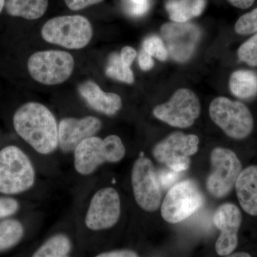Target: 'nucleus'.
I'll return each mask as SVG.
<instances>
[{
	"label": "nucleus",
	"instance_id": "nucleus-1",
	"mask_svg": "<svg viewBox=\"0 0 257 257\" xmlns=\"http://www.w3.org/2000/svg\"><path fill=\"white\" fill-rule=\"evenodd\" d=\"M13 126L16 133L39 155L50 157L59 151L58 121L41 103H25L15 111Z\"/></svg>",
	"mask_w": 257,
	"mask_h": 257
},
{
	"label": "nucleus",
	"instance_id": "nucleus-2",
	"mask_svg": "<svg viewBox=\"0 0 257 257\" xmlns=\"http://www.w3.org/2000/svg\"><path fill=\"white\" fill-rule=\"evenodd\" d=\"M126 148L121 138L111 135L104 138L97 135L84 140L72 153V167L76 175L89 178L97 173L103 166L121 162Z\"/></svg>",
	"mask_w": 257,
	"mask_h": 257
},
{
	"label": "nucleus",
	"instance_id": "nucleus-3",
	"mask_svg": "<svg viewBox=\"0 0 257 257\" xmlns=\"http://www.w3.org/2000/svg\"><path fill=\"white\" fill-rule=\"evenodd\" d=\"M121 213L119 193L109 186L94 185L83 199L78 219L93 232L111 229L117 224Z\"/></svg>",
	"mask_w": 257,
	"mask_h": 257
},
{
	"label": "nucleus",
	"instance_id": "nucleus-4",
	"mask_svg": "<svg viewBox=\"0 0 257 257\" xmlns=\"http://www.w3.org/2000/svg\"><path fill=\"white\" fill-rule=\"evenodd\" d=\"M37 180L36 166L22 149L9 145L0 150V194H24L34 189Z\"/></svg>",
	"mask_w": 257,
	"mask_h": 257
},
{
	"label": "nucleus",
	"instance_id": "nucleus-5",
	"mask_svg": "<svg viewBox=\"0 0 257 257\" xmlns=\"http://www.w3.org/2000/svg\"><path fill=\"white\" fill-rule=\"evenodd\" d=\"M45 41L69 50L89 45L93 35L92 24L81 15H64L48 20L42 28Z\"/></svg>",
	"mask_w": 257,
	"mask_h": 257
},
{
	"label": "nucleus",
	"instance_id": "nucleus-6",
	"mask_svg": "<svg viewBox=\"0 0 257 257\" xmlns=\"http://www.w3.org/2000/svg\"><path fill=\"white\" fill-rule=\"evenodd\" d=\"M29 72L36 82L45 85H57L67 81L74 69L73 56L62 50L35 52L29 58Z\"/></svg>",
	"mask_w": 257,
	"mask_h": 257
},
{
	"label": "nucleus",
	"instance_id": "nucleus-7",
	"mask_svg": "<svg viewBox=\"0 0 257 257\" xmlns=\"http://www.w3.org/2000/svg\"><path fill=\"white\" fill-rule=\"evenodd\" d=\"M211 119L226 135L236 140L246 138L253 130L252 115L247 107L239 102L219 96L209 106Z\"/></svg>",
	"mask_w": 257,
	"mask_h": 257
},
{
	"label": "nucleus",
	"instance_id": "nucleus-8",
	"mask_svg": "<svg viewBox=\"0 0 257 257\" xmlns=\"http://www.w3.org/2000/svg\"><path fill=\"white\" fill-rule=\"evenodd\" d=\"M131 184L139 207L150 212L160 207L162 200L160 181L150 159L141 155L135 160L132 169Z\"/></svg>",
	"mask_w": 257,
	"mask_h": 257
},
{
	"label": "nucleus",
	"instance_id": "nucleus-9",
	"mask_svg": "<svg viewBox=\"0 0 257 257\" xmlns=\"http://www.w3.org/2000/svg\"><path fill=\"white\" fill-rule=\"evenodd\" d=\"M211 170L207 179V188L211 195L222 198L233 189L241 172V162L234 152L217 147L211 153Z\"/></svg>",
	"mask_w": 257,
	"mask_h": 257
},
{
	"label": "nucleus",
	"instance_id": "nucleus-10",
	"mask_svg": "<svg viewBox=\"0 0 257 257\" xmlns=\"http://www.w3.org/2000/svg\"><path fill=\"white\" fill-rule=\"evenodd\" d=\"M202 204V193L191 180L175 184L167 192L161 214L167 222L176 224L192 215Z\"/></svg>",
	"mask_w": 257,
	"mask_h": 257
},
{
	"label": "nucleus",
	"instance_id": "nucleus-11",
	"mask_svg": "<svg viewBox=\"0 0 257 257\" xmlns=\"http://www.w3.org/2000/svg\"><path fill=\"white\" fill-rule=\"evenodd\" d=\"M199 143L196 135L172 133L155 145L152 154L157 162L179 173L189 168V157L197 153Z\"/></svg>",
	"mask_w": 257,
	"mask_h": 257
},
{
	"label": "nucleus",
	"instance_id": "nucleus-12",
	"mask_svg": "<svg viewBox=\"0 0 257 257\" xmlns=\"http://www.w3.org/2000/svg\"><path fill=\"white\" fill-rule=\"evenodd\" d=\"M197 96L188 89H178L170 100L157 106L153 114L157 119L179 128L192 126L200 114Z\"/></svg>",
	"mask_w": 257,
	"mask_h": 257
},
{
	"label": "nucleus",
	"instance_id": "nucleus-13",
	"mask_svg": "<svg viewBox=\"0 0 257 257\" xmlns=\"http://www.w3.org/2000/svg\"><path fill=\"white\" fill-rule=\"evenodd\" d=\"M102 122L96 116L62 118L58 122L59 151L64 155H72L76 147L86 139L97 135Z\"/></svg>",
	"mask_w": 257,
	"mask_h": 257
},
{
	"label": "nucleus",
	"instance_id": "nucleus-14",
	"mask_svg": "<svg viewBox=\"0 0 257 257\" xmlns=\"http://www.w3.org/2000/svg\"><path fill=\"white\" fill-rule=\"evenodd\" d=\"M170 55L175 61L185 62L192 57L201 37L198 27L191 23H167L161 28Z\"/></svg>",
	"mask_w": 257,
	"mask_h": 257
},
{
	"label": "nucleus",
	"instance_id": "nucleus-15",
	"mask_svg": "<svg viewBox=\"0 0 257 257\" xmlns=\"http://www.w3.org/2000/svg\"><path fill=\"white\" fill-rule=\"evenodd\" d=\"M214 223L220 230V235L216 242V252L220 256H227L237 246L238 231L241 223V211L234 204L225 203L214 213Z\"/></svg>",
	"mask_w": 257,
	"mask_h": 257
},
{
	"label": "nucleus",
	"instance_id": "nucleus-16",
	"mask_svg": "<svg viewBox=\"0 0 257 257\" xmlns=\"http://www.w3.org/2000/svg\"><path fill=\"white\" fill-rule=\"evenodd\" d=\"M79 92L92 109L101 114L113 116L120 110L122 101L118 94L105 92L96 83L88 80L79 86Z\"/></svg>",
	"mask_w": 257,
	"mask_h": 257
},
{
	"label": "nucleus",
	"instance_id": "nucleus-17",
	"mask_svg": "<svg viewBox=\"0 0 257 257\" xmlns=\"http://www.w3.org/2000/svg\"><path fill=\"white\" fill-rule=\"evenodd\" d=\"M235 187L243 210L250 215L257 216V166H250L241 171Z\"/></svg>",
	"mask_w": 257,
	"mask_h": 257
},
{
	"label": "nucleus",
	"instance_id": "nucleus-18",
	"mask_svg": "<svg viewBox=\"0 0 257 257\" xmlns=\"http://www.w3.org/2000/svg\"><path fill=\"white\" fill-rule=\"evenodd\" d=\"M48 0H5L8 14L29 20L42 18L48 8Z\"/></svg>",
	"mask_w": 257,
	"mask_h": 257
},
{
	"label": "nucleus",
	"instance_id": "nucleus-19",
	"mask_svg": "<svg viewBox=\"0 0 257 257\" xmlns=\"http://www.w3.org/2000/svg\"><path fill=\"white\" fill-rule=\"evenodd\" d=\"M205 5V0H171L166 9L172 21L183 23L200 15Z\"/></svg>",
	"mask_w": 257,
	"mask_h": 257
},
{
	"label": "nucleus",
	"instance_id": "nucleus-20",
	"mask_svg": "<svg viewBox=\"0 0 257 257\" xmlns=\"http://www.w3.org/2000/svg\"><path fill=\"white\" fill-rule=\"evenodd\" d=\"M72 240L64 233H57L48 238L32 257H72Z\"/></svg>",
	"mask_w": 257,
	"mask_h": 257
},
{
	"label": "nucleus",
	"instance_id": "nucleus-21",
	"mask_svg": "<svg viewBox=\"0 0 257 257\" xmlns=\"http://www.w3.org/2000/svg\"><path fill=\"white\" fill-rule=\"evenodd\" d=\"M229 88L238 98L251 99L257 94V75L252 71H236L230 77Z\"/></svg>",
	"mask_w": 257,
	"mask_h": 257
},
{
	"label": "nucleus",
	"instance_id": "nucleus-22",
	"mask_svg": "<svg viewBox=\"0 0 257 257\" xmlns=\"http://www.w3.org/2000/svg\"><path fill=\"white\" fill-rule=\"evenodd\" d=\"M25 227L21 221L8 218L0 221V251L14 247L23 238Z\"/></svg>",
	"mask_w": 257,
	"mask_h": 257
},
{
	"label": "nucleus",
	"instance_id": "nucleus-23",
	"mask_svg": "<svg viewBox=\"0 0 257 257\" xmlns=\"http://www.w3.org/2000/svg\"><path fill=\"white\" fill-rule=\"evenodd\" d=\"M105 72L106 76L109 78L120 82L133 84L135 81L133 70L130 67L123 63L120 55L117 53H113L109 56Z\"/></svg>",
	"mask_w": 257,
	"mask_h": 257
},
{
	"label": "nucleus",
	"instance_id": "nucleus-24",
	"mask_svg": "<svg viewBox=\"0 0 257 257\" xmlns=\"http://www.w3.org/2000/svg\"><path fill=\"white\" fill-rule=\"evenodd\" d=\"M143 50L157 60L165 61L168 57V50L163 41L157 36H151L143 42Z\"/></svg>",
	"mask_w": 257,
	"mask_h": 257
},
{
	"label": "nucleus",
	"instance_id": "nucleus-25",
	"mask_svg": "<svg viewBox=\"0 0 257 257\" xmlns=\"http://www.w3.org/2000/svg\"><path fill=\"white\" fill-rule=\"evenodd\" d=\"M239 58L251 67L257 66V34L239 47Z\"/></svg>",
	"mask_w": 257,
	"mask_h": 257
},
{
	"label": "nucleus",
	"instance_id": "nucleus-26",
	"mask_svg": "<svg viewBox=\"0 0 257 257\" xmlns=\"http://www.w3.org/2000/svg\"><path fill=\"white\" fill-rule=\"evenodd\" d=\"M235 31L241 35H249L257 32V9L242 15L236 22Z\"/></svg>",
	"mask_w": 257,
	"mask_h": 257
},
{
	"label": "nucleus",
	"instance_id": "nucleus-27",
	"mask_svg": "<svg viewBox=\"0 0 257 257\" xmlns=\"http://www.w3.org/2000/svg\"><path fill=\"white\" fill-rule=\"evenodd\" d=\"M20 204L18 199L10 196L0 197V220L8 219L20 210Z\"/></svg>",
	"mask_w": 257,
	"mask_h": 257
},
{
	"label": "nucleus",
	"instance_id": "nucleus-28",
	"mask_svg": "<svg viewBox=\"0 0 257 257\" xmlns=\"http://www.w3.org/2000/svg\"><path fill=\"white\" fill-rule=\"evenodd\" d=\"M126 13L133 17L143 16L150 8L149 0H124Z\"/></svg>",
	"mask_w": 257,
	"mask_h": 257
},
{
	"label": "nucleus",
	"instance_id": "nucleus-29",
	"mask_svg": "<svg viewBox=\"0 0 257 257\" xmlns=\"http://www.w3.org/2000/svg\"><path fill=\"white\" fill-rule=\"evenodd\" d=\"M103 0H64L67 8L73 11H78L92 6V5L98 4Z\"/></svg>",
	"mask_w": 257,
	"mask_h": 257
},
{
	"label": "nucleus",
	"instance_id": "nucleus-30",
	"mask_svg": "<svg viewBox=\"0 0 257 257\" xmlns=\"http://www.w3.org/2000/svg\"><path fill=\"white\" fill-rule=\"evenodd\" d=\"M137 57V52L133 47L126 46L123 47L120 53V57L123 63L126 64L128 67H131L134 60Z\"/></svg>",
	"mask_w": 257,
	"mask_h": 257
},
{
	"label": "nucleus",
	"instance_id": "nucleus-31",
	"mask_svg": "<svg viewBox=\"0 0 257 257\" xmlns=\"http://www.w3.org/2000/svg\"><path fill=\"white\" fill-rule=\"evenodd\" d=\"M138 61L140 68L145 71L150 70L155 64L153 60H152V56L149 55L145 50L140 52Z\"/></svg>",
	"mask_w": 257,
	"mask_h": 257
},
{
	"label": "nucleus",
	"instance_id": "nucleus-32",
	"mask_svg": "<svg viewBox=\"0 0 257 257\" xmlns=\"http://www.w3.org/2000/svg\"><path fill=\"white\" fill-rule=\"evenodd\" d=\"M95 257H139L135 251L131 250H116L106 251L96 255Z\"/></svg>",
	"mask_w": 257,
	"mask_h": 257
},
{
	"label": "nucleus",
	"instance_id": "nucleus-33",
	"mask_svg": "<svg viewBox=\"0 0 257 257\" xmlns=\"http://www.w3.org/2000/svg\"><path fill=\"white\" fill-rule=\"evenodd\" d=\"M177 172L172 170L162 172L160 177H158L159 181L164 187H169L177 179Z\"/></svg>",
	"mask_w": 257,
	"mask_h": 257
},
{
	"label": "nucleus",
	"instance_id": "nucleus-34",
	"mask_svg": "<svg viewBox=\"0 0 257 257\" xmlns=\"http://www.w3.org/2000/svg\"><path fill=\"white\" fill-rule=\"evenodd\" d=\"M231 5L240 9H247L250 8L255 0H228Z\"/></svg>",
	"mask_w": 257,
	"mask_h": 257
},
{
	"label": "nucleus",
	"instance_id": "nucleus-35",
	"mask_svg": "<svg viewBox=\"0 0 257 257\" xmlns=\"http://www.w3.org/2000/svg\"><path fill=\"white\" fill-rule=\"evenodd\" d=\"M226 257H251L249 254L245 252H239L234 253V254L230 255V256H228Z\"/></svg>",
	"mask_w": 257,
	"mask_h": 257
},
{
	"label": "nucleus",
	"instance_id": "nucleus-36",
	"mask_svg": "<svg viewBox=\"0 0 257 257\" xmlns=\"http://www.w3.org/2000/svg\"><path fill=\"white\" fill-rule=\"evenodd\" d=\"M5 5V0H0V13L3 11Z\"/></svg>",
	"mask_w": 257,
	"mask_h": 257
}]
</instances>
